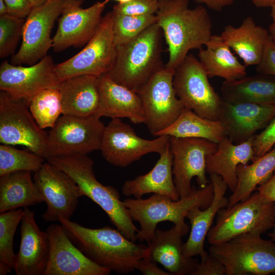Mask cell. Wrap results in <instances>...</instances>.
I'll list each match as a JSON object with an SVG mask.
<instances>
[{"label":"cell","mask_w":275,"mask_h":275,"mask_svg":"<svg viewBox=\"0 0 275 275\" xmlns=\"http://www.w3.org/2000/svg\"><path fill=\"white\" fill-rule=\"evenodd\" d=\"M189 0H159L155 14L168 45L165 67L175 71L191 49L205 46L212 36V23L202 5L190 9Z\"/></svg>","instance_id":"obj_1"},{"label":"cell","mask_w":275,"mask_h":275,"mask_svg":"<svg viewBox=\"0 0 275 275\" xmlns=\"http://www.w3.org/2000/svg\"><path fill=\"white\" fill-rule=\"evenodd\" d=\"M72 242L96 264L119 274L136 269L139 261L149 253L147 246L136 244L118 229L106 226L92 229L60 217Z\"/></svg>","instance_id":"obj_2"},{"label":"cell","mask_w":275,"mask_h":275,"mask_svg":"<svg viewBox=\"0 0 275 275\" xmlns=\"http://www.w3.org/2000/svg\"><path fill=\"white\" fill-rule=\"evenodd\" d=\"M252 140L236 144L226 136L217 144L216 151L207 157L206 172L209 175L220 176L232 193L237 184V166L248 164L254 160Z\"/></svg>","instance_id":"obj_27"},{"label":"cell","mask_w":275,"mask_h":275,"mask_svg":"<svg viewBox=\"0 0 275 275\" xmlns=\"http://www.w3.org/2000/svg\"><path fill=\"white\" fill-rule=\"evenodd\" d=\"M114 41L116 45L128 42L156 23L155 15H129L112 10Z\"/></svg>","instance_id":"obj_36"},{"label":"cell","mask_w":275,"mask_h":275,"mask_svg":"<svg viewBox=\"0 0 275 275\" xmlns=\"http://www.w3.org/2000/svg\"><path fill=\"white\" fill-rule=\"evenodd\" d=\"M268 33L273 43L275 44V24L272 23L268 29Z\"/></svg>","instance_id":"obj_50"},{"label":"cell","mask_w":275,"mask_h":275,"mask_svg":"<svg viewBox=\"0 0 275 275\" xmlns=\"http://www.w3.org/2000/svg\"><path fill=\"white\" fill-rule=\"evenodd\" d=\"M275 118V103H231L224 100L219 120L227 137L238 144L253 138Z\"/></svg>","instance_id":"obj_20"},{"label":"cell","mask_w":275,"mask_h":275,"mask_svg":"<svg viewBox=\"0 0 275 275\" xmlns=\"http://www.w3.org/2000/svg\"><path fill=\"white\" fill-rule=\"evenodd\" d=\"M111 1H114L117 2L119 4H124L131 1L132 0H104L103 1L105 4H107Z\"/></svg>","instance_id":"obj_54"},{"label":"cell","mask_w":275,"mask_h":275,"mask_svg":"<svg viewBox=\"0 0 275 275\" xmlns=\"http://www.w3.org/2000/svg\"><path fill=\"white\" fill-rule=\"evenodd\" d=\"M33 179L47 206L42 219L47 222L59 221L60 217L70 219L82 197L74 180L47 161L34 172Z\"/></svg>","instance_id":"obj_16"},{"label":"cell","mask_w":275,"mask_h":275,"mask_svg":"<svg viewBox=\"0 0 275 275\" xmlns=\"http://www.w3.org/2000/svg\"><path fill=\"white\" fill-rule=\"evenodd\" d=\"M25 18L10 14L0 15V58L13 54L22 37Z\"/></svg>","instance_id":"obj_38"},{"label":"cell","mask_w":275,"mask_h":275,"mask_svg":"<svg viewBox=\"0 0 275 275\" xmlns=\"http://www.w3.org/2000/svg\"><path fill=\"white\" fill-rule=\"evenodd\" d=\"M45 158L30 151L19 150L11 145H0V176L19 171L35 172Z\"/></svg>","instance_id":"obj_35"},{"label":"cell","mask_w":275,"mask_h":275,"mask_svg":"<svg viewBox=\"0 0 275 275\" xmlns=\"http://www.w3.org/2000/svg\"><path fill=\"white\" fill-rule=\"evenodd\" d=\"M159 155V159L148 173L124 182L122 187L124 196L139 199L144 195L153 193L167 196L174 201L180 199L174 182L173 157L169 144Z\"/></svg>","instance_id":"obj_25"},{"label":"cell","mask_w":275,"mask_h":275,"mask_svg":"<svg viewBox=\"0 0 275 275\" xmlns=\"http://www.w3.org/2000/svg\"><path fill=\"white\" fill-rule=\"evenodd\" d=\"M159 3V0H132L124 4H117L112 10L129 15H155L158 9Z\"/></svg>","instance_id":"obj_39"},{"label":"cell","mask_w":275,"mask_h":275,"mask_svg":"<svg viewBox=\"0 0 275 275\" xmlns=\"http://www.w3.org/2000/svg\"><path fill=\"white\" fill-rule=\"evenodd\" d=\"M221 36L247 67L259 64L269 33L248 16L238 27L227 25Z\"/></svg>","instance_id":"obj_28"},{"label":"cell","mask_w":275,"mask_h":275,"mask_svg":"<svg viewBox=\"0 0 275 275\" xmlns=\"http://www.w3.org/2000/svg\"><path fill=\"white\" fill-rule=\"evenodd\" d=\"M213 186L210 182L204 188L192 186L187 196L174 201L162 195L154 194L147 199H126L124 204L133 221L138 222L140 230L136 233L140 241L150 242L153 238L157 224L170 221L175 225H183L188 211L193 207H208L212 201Z\"/></svg>","instance_id":"obj_4"},{"label":"cell","mask_w":275,"mask_h":275,"mask_svg":"<svg viewBox=\"0 0 275 275\" xmlns=\"http://www.w3.org/2000/svg\"><path fill=\"white\" fill-rule=\"evenodd\" d=\"M256 190L267 200L275 202V172L272 177L266 182L259 186Z\"/></svg>","instance_id":"obj_45"},{"label":"cell","mask_w":275,"mask_h":275,"mask_svg":"<svg viewBox=\"0 0 275 275\" xmlns=\"http://www.w3.org/2000/svg\"><path fill=\"white\" fill-rule=\"evenodd\" d=\"M29 108L41 129L53 128L63 114L61 95L58 86L44 89L36 94Z\"/></svg>","instance_id":"obj_34"},{"label":"cell","mask_w":275,"mask_h":275,"mask_svg":"<svg viewBox=\"0 0 275 275\" xmlns=\"http://www.w3.org/2000/svg\"><path fill=\"white\" fill-rule=\"evenodd\" d=\"M216 224L207 235L209 243L219 244L242 234H262L275 224V202L267 200L258 191L232 206L221 208Z\"/></svg>","instance_id":"obj_6"},{"label":"cell","mask_w":275,"mask_h":275,"mask_svg":"<svg viewBox=\"0 0 275 275\" xmlns=\"http://www.w3.org/2000/svg\"><path fill=\"white\" fill-rule=\"evenodd\" d=\"M205 46L199 49L198 57L209 78L219 77L230 81L246 76V67L221 35H212Z\"/></svg>","instance_id":"obj_29"},{"label":"cell","mask_w":275,"mask_h":275,"mask_svg":"<svg viewBox=\"0 0 275 275\" xmlns=\"http://www.w3.org/2000/svg\"><path fill=\"white\" fill-rule=\"evenodd\" d=\"M199 4H203L214 11H221L233 4L236 0H191Z\"/></svg>","instance_id":"obj_46"},{"label":"cell","mask_w":275,"mask_h":275,"mask_svg":"<svg viewBox=\"0 0 275 275\" xmlns=\"http://www.w3.org/2000/svg\"><path fill=\"white\" fill-rule=\"evenodd\" d=\"M209 176L214 191L212 202L205 209L193 207L186 216L191 225L189 236L183 246L184 255L187 258L199 255L201 260L205 259L209 253L204 248L207 233L218 210L227 207L229 203V199L225 196L228 188L226 183L219 175L210 174Z\"/></svg>","instance_id":"obj_23"},{"label":"cell","mask_w":275,"mask_h":275,"mask_svg":"<svg viewBox=\"0 0 275 275\" xmlns=\"http://www.w3.org/2000/svg\"><path fill=\"white\" fill-rule=\"evenodd\" d=\"M223 99L231 103H275V77L259 73L233 81L221 87Z\"/></svg>","instance_id":"obj_31"},{"label":"cell","mask_w":275,"mask_h":275,"mask_svg":"<svg viewBox=\"0 0 275 275\" xmlns=\"http://www.w3.org/2000/svg\"><path fill=\"white\" fill-rule=\"evenodd\" d=\"M9 14L8 7L4 0H0V15Z\"/></svg>","instance_id":"obj_49"},{"label":"cell","mask_w":275,"mask_h":275,"mask_svg":"<svg viewBox=\"0 0 275 275\" xmlns=\"http://www.w3.org/2000/svg\"><path fill=\"white\" fill-rule=\"evenodd\" d=\"M136 269L144 275H171L170 272L158 267L156 262L152 260L148 254L139 261Z\"/></svg>","instance_id":"obj_44"},{"label":"cell","mask_w":275,"mask_h":275,"mask_svg":"<svg viewBox=\"0 0 275 275\" xmlns=\"http://www.w3.org/2000/svg\"><path fill=\"white\" fill-rule=\"evenodd\" d=\"M64 3L65 0H46L33 7L25 18L22 42L11 58L12 64L32 65L47 56L52 47L51 30L62 13Z\"/></svg>","instance_id":"obj_15"},{"label":"cell","mask_w":275,"mask_h":275,"mask_svg":"<svg viewBox=\"0 0 275 275\" xmlns=\"http://www.w3.org/2000/svg\"><path fill=\"white\" fill-rule=\"evenodd\" d=\"M31 173L19 171L0 176V213L44 202Z\"/></svg>","instance_id":"obj_30"},{"label":"cell","mask_w":275,"mask_h":275,"mask_svg":"<svg viewBox=\"0 0 275 275\" xmlns=\"http://www.w3.org/2000/svg\"><path fill=\"white\" fill-rule=\"evenodd\" d=\"M162 135L201 138L216 144L227 136L226 128L221 121L203 118L187 108H184L177 119L157 136Z\"/></svg>","instance_id":"obj_33"},{"label":"cell","mask_w":275,"mask_h":275,"mask_svg":"<svg viewBox=\"0 0 275 275\" xmlns=\"http://www.w3.org/2000/svg\"><path fill=\"white\" fill-rule=\"evenodd\" d=\"M162 31L155 23L138 36L116 45L114 63L106 73L116 82L138 93L163 64Z\"/></svg>","instance_id":"obj_3"},{"label":"cell","mask_w":275,"mask_h":275,"mask_svg":"<svg viewBox=\"0 0 275 275\" xmlns=\"http://www.w3.org/2000/svg\"><path fill=\"white\" fill-rule=\"evenodd\" d=\"M98 77L83 75L72 77L58 85L63 114L77 116L95 115L99 106Z\"/></svg>","instance_id":"obj_26"},{"label":"cell","mask_w":275,"mask_h":275,"mask_svg":"<svg viewBox=\"0 0 275 275\" xmlns=\"http://www.w3.org/2000/svg\"><path fill=\"white\" fill-rule=\"evenodd\" d=\"M174 72L164 66L138 93L143 108L144 123L154 136L171 126L184 108L173 87Z\"/></svg>","instance_id":"obj_13"},{"label":"cell","mask_w":275,"mask_h":275,"mask_svg":"<svg viewBox=\"0 0 275 275\" xmlns=\"http://www.w3.org/2000/svg\"><path fill=\"white\" fill-rule=\"evenodd\" d=\"M252 144L254 151L253 161L273 148L275 146V118L263 130L253 137Z\"/></svg>","instance_id":"obj_40"},{"label":"cell","mask_w":275,"mask_h":275,"mask_svg":"<svg viewBox=\"0 0 275 275\" xmlns=\"http://www.w3.org/2000/svg\"><path fill=\"white\" fill-rule=\"evenodd\" d=\"M13 270L6 263L0 262V275H6L10 273Z\"/></svg>","instance_id":"obj_48"},{"label":"cell","mask_w":275,"mask_h":275,"mask_svg":"<svg viewBox=\"0 0 275 275\" xmlns=\"http://www.w3.org/2000/svg\"><path fill=\"white\" fill-rule=\"evenodd\" d=\"M105 126L95 115H63L48 133L45 159L100 150Z\"/></svg>","instance_id":"obj_8"},{"label":"cell","mask_w":275,"mask_h":275,"mask_svg":"<svg viewBox=\"0 0 275 275\" xmlns=\"http://www.w3.org/2000/svg\"><path fill=\"white\" fill-rule=\"evenodd\" d=\"M256 70L258 73L275 77V44L269 34L266 39L262 57L256 66Z\"/></svg>","instance_id":"obj_41"},{"label":"cell","mask_w":275,"mask_h":275,"mask_svg":"<svg viewBox=\"0 0 275 275\" xmlns=\"http://www.w3.org/2000/svg\"><path fill=\"white\" fill-rule=\"evenodd\" d=\"M20 244L13 270L16 275H43L49 253V241L35 220V212L23 209L21 221Z\"/></svg>","instance_id":"obj_21"},{"label":"cell","mask_w":275,"mask_h":275,"mask_svg":"<svg viewBox=\"0 0 275 275\" xmlns=\"http://www.w3.org/2000/svg\"><path fill=\"white\" fill-rule=\"evenodd\" d=\"M34 7L38 6L43 4L46 0H30Z\"/></svg>","instance_id":"obj_51"},{"label":"cell","mask_w":275,"mask_h":275,"mask_svg":"<svg viewBox=\"0 0 275 275\" xmlns=\"http://www.w3.org/2000/svg\"><path fill=\"white\" fill-rule=\"evenodd\" d=\"M55 66L51 56L47 55L29 67L15 65L5 60L0 66V90L30 104L39 92L58 86L60 81Z\"/></svg>","instance_id":"obj_19"},{"label":"cell","mask_w":275,"mask_h":275,"mask_svg":"<svg viewBox=\"0 0 275 275\" xmlns=\"http://www.w3.org/2000/svg\"><path fill=\"white\" fill-rule=\"evenodd\" d=\"M84 0H65L52 48L60 52L71 47L81 46L92 38L102 19L106 4L97 2L87 8Z\"/></svg>","instance_id":"obj_17"},{"label":"cell","mask_w":275,"mask_h":275,"mask_svg":"<svg viewBox=\"0 0 275 275\" xmlns=\"http://www.w3.org/2000/svg\"><path fill=\"white\" fill-rule=\"evenodd\" d=\"M8 7L9 14L26 18L34 6L30 0H4Z\"/></svg>","instance_id":"obj_43"},{"label":"cell","mask_w":275,"mask_h":275,"mask_svg":"<svg viewBox=\"0 0 275 275\" xmlns=\"http://www.w3.org/2000/svg\"><path fill=\"white\" fill-rule=\"evenodd\" d=\"M46 160L68 174L86 196L100 206L111 223L126 238L133 242L139 230L133 223L118 190L102 184L96 179L93 160L87 155L52 157Z\"/></svg>","instance_id":"obj_5"},{"label":"cell","mask_w":275,"mask_h":275,"mask_svg":"<svg viewBox=\"0 0 275 275\" xmlns=\"http://www.w3.org/2000/svg\"><path fill=\"white\" fill-rule=\"evenodd\" d=\"M271 17L272 20V23L275 24V3L273 4V5L271 7Z\"/></svg>","instance_id":"obj_52"},{"label":"cell","mask_w":275,"mask_h":275,"mask_svg":"<svg viewBox=\"0 0 275 275\" xmlns=\"http://www.w3.org/2000/svg\"><path fill=\"white\" fill-rule=\"evenodd\" d=\"M208 78L200 61L188 54L175 70L173 87L184 108L203 118L219 120L224 100Z\"/></svg>","instance_id":"obj_9"},{"label":"cell","mask_w":275,"mask_h":275,"mask_svg":"<svg viewBox=\"0 0 275 275\" xmlns=\"http://www.w3.org/2000/svg\"><path fill=\"white\" fill-rule=\"evenodd\" d=\"M272 229V231L269 233L268 235L271 238V240L275 243V224Z\"/></svg>","instance_id":"obj_53"},{"label":"cell","mask_w":275,"mask_h":275,"mask_svg":"<svg viewBox=\"0 0 275 275\" xmlns=\"http://www.w3.org/2000/svg\"><path fill=\"white\" fill-rule=\"evenodd\" d=\"M275 172V146L251 164H239L236 169L237 184L229 198L227 208L248 198L257 188L266 182Z\"/></svg>","instance_id":"obj_32"},{"label":"cell","mask_w":275,"mask_h":275,"mask_svg":"<svg viewBox=\"0 0 275 275\" xmlns=\"http://www.w3.org/2000/svg\"><path fill=\"white\" fill-rule=\"evenodd\" d=\"M23 213V210L19 208L0 214V262L7 264L13 270L16 256L14 237Z\"/></svg>","instance_id":"obj_37"},{"label":"cell","mask_w":275,"mask_h":275,"mask_svg":"<svg viewBox=\"0 0 275 275\" xmlns=\"http://www.w3.org/2000/svg\"><path fill=\"white\" fill-rule=\"evenodd\" d=\"M170 138L162 135L154 140L144 139L120 118H112L105 126L100 150L107 162L125 168L148 153L161 154L169 145Z\"/></svg>","instance_id":"obj_12"},{"label":"cell","mask_w":275,"mask_h":275,"mask_svg":"<svg viewBox=\"0 0 275 275\" xmlns=\"http://www.w3.org/2000/svg\"><path fill=\"white\" fill-rule=\"evenodd\" d=\"M189 230L187 224L174 225L168 230L156 228L153 238L147 243L149 257L162 265L171 274L191 275L198 261L184 255L182 238Z\"/></svg>","instance_id":"obj_22"},{"label":"cell","mask_w":275,"mask_h":275,"mask_svg":"<svg viewBox=\"0 0 275 275\" xmlns=\"http://www.w3.org/2000/svg\"><path fill=\"white\" fill-rule=\"evenodd\" d=\"M99 103L95 115L100 118H127L135 124L144 123L141 100L136 92L120 85L106 74L98 77Z\"/></svg>","instance_id":"obj_24"},{"label":"cell","mask_w":275,"mask_h":275,"mask_svg":"<svg viewBox=\"0 0 275 275\" xmlns=\"http://www.w3.org/2000/svg\"><path fill=\"white\" fill-rule=\"evenodd\" d=\"M116 51L112 13L109 12L102 17L94 35L81 51L56 65V74L61 81L79 75L106 74L114 63Z\"/></svg>","instance_id":"obj_11"},{"label":"cell","mask_w":275,"mask_h":275,"mask_svg":"<svg viewBox=\"0 0 275 275\" xmlns=\"http://www.w3.org/2000/svg\"><path fill=\"white\" fill-rule=\"evenodd\" d=\"M169 147L173 157L174 182L180 198L190 193L194 177L200 188L206 187L209 183L206 175V159L216 151L217 144L201 138L170 136Z\"/></svg>","instance_id":"obj_14"},{"label":"cell","mask_w":275,"mask_h":275,"mask_svg":"<svg viewBox=\"0 0 275 275\" xmlns=\"http://www.w3.org/2000/svg\"><path fill=\"white\" fill-rule=\"evenodd\" d=\"M49 253L43 275H108L111 271L88 258L71 240L62 225L46 229Z\"/></svg>","instance_id":"obj_18"},{"label":"cell","mask_w":275,"mask_h":275,"mask_svg":"<svg viewBox=\"0 0 275 275\" xmlns=\"http://www.w3.org/2000/svg\"><path fill=\"white\" fill-rule=\"evenodd\" d=\"M261 234L246 233L212 244L209 253L221 260L226 275H267L275 273V243Z\"/></svg>","instance_id":"obj_7"},{"label":"cell","mask_w":275,"mask_h":275,"mask_svg":"<svg viewBox=\"0 0 275 275\" xmlns=\"http://www.w3.org/2000/svg\"><path fill=\"white\" fill-rule=\"evenodd\" d=\"M29 106L25 100L1 91L0 142L24 146L45 158L48 133L37 124Z\"/></svg>","instance_id":"obj_10"},{"label":"cell","mask_w":275,"mask_h":275,"mask_svg":"<svg viewBox=\"0 0 275 275\" xmlns=\"http://www.w3.org/2000/svg\"><path fill=\"white\" fill-rule=\"evenodd\" d=\"M226 273L222 262L209 253L205 259L198 262L191 275H225Z\"/></svg>","instance_id":"obj_42"},{"label":"cell","mask_w":275,"mask_h":275,"mask_svg":"<svg viewBox=\"0 0 275 275\" xmlns=\"http://www.w3.org/2000/svg\"><path fill=\"white\" fill-rule=\"evenodd\" d=\"M250 1L258 8L271 7L275 3V0H250Z\"/></svg>","instance_id":"obj_47"}]
</instances>
